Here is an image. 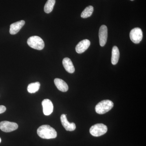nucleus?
<instances>
[{"label":"nucleus","mask_w":146,"mask_h":146,"mask_svg":"<svg viewBox=\"0 0 146 146\" xmlns=\"http://www.w3.org/2000/svg\"><path fill=\"white\" fill-rule=\"evenodd\" d=\"M37 133L43 139H53L56 138L57 134L54 129L50 125H45L41 126L37 130Z\"/></svg>","instance_id":"nucleus-1"},{"label":"nucleus","mask_w":146,"mask_h":146,"mask_svg":"<svg viewBox=\"0 0 146 146\" xmlns=\"http://www.w3.org/2000/svg\"><path fill=\"white\" fill-rule=\"evenodd\" d=\"M114 106L113 102L110 100L102 101L96 106V112L99 114H104L112 109Z\"/></svg>","instance_id":"nucleus-2"},{"label":"nucleus","mask_w":146,"mask_h":146,"mask_svg":"<svg viewBox=\"0 0 146 146\" xmlns=\"http://www.w3.org/2000/svg\"><path fill=\"white\" fill-rule=\"evenodd\" d=\"M29 46L37 50H42L44 47V42L39 36H31L27 40Z\"/></svg>","instance_id":"nucleus-3"},{"label":"nucleus","mask_w":146,"mask_h":146,"mask_svg":"<svg viewBox=\"0 0 146 146\" xmlns=\"http://www.w3.org/2000/svg\"><path fill=\"white\" fill-rule=\"evenodd\" d=\"M107 127L102 123H98L92 126L90 129V133L92 136L98 137L107 132Z\"/></svg>","instance_id":"nucleus-4"},{"label":"nucleus","mask_w":146,"mask_h":146,"mask_svg":"<svg viewBox=\"0 0 146 146\" xmlns=\"http://www.w3.org/2000/svg\"><path fill=\"white\" fill-rule=\"evenodd\" d=\"M129 36L131 40L133 43L139 44L143 39V31L140 28H135L130 31Z\"/></svg>","instance_id":"nucleus-5"},{"label":"nucleus","mask_w":146,"mask_h":146,"mask_svg":"<svg viewBox=\"0 0 146 146\" xmlns=\"http://www.w3.org/2000/svg\"><path fill=\"white\" fill-rule=\"evenodd\" d=\"M18 125L16 123L8 121H3L0 122V129L5 132H10L18 128Z\"/></svg>","instance_id":"nucleus-6"},{"label":"nucleus","mask_w":146,"mask_h":146,"mask_svg":"<svg viewBox=\"0 0 146 146\" xmlns=\"http://www.w3.org/2000/svg\"><path fill=\"white\" fill-rule=\"evenodd\" d=\"M99 37L100 45L102 47L104 46L107 42L108 38V29L105 25H103L100 27Z\"/></svg>","instance_id":"nucleus-7"},{"label":"nucleus","mask_w":146,"mask_h":146,"mask_svg":"<svg viewBox=\"0 0 146 146\" xmlns=\"http://www.w3.org/2000/svg\"><path fill=\"white\" fill-rule=\"evenodd\" d=\"M43 112L46 116L50 115L53 111V105L52 102L49 99H45L42 102Z\"/></svg>","instance_id":"nucleus-8"},{"label":"nucleus","mask_w":146,"mask_h":146,"mask_svg":"<svg viewBox=\"0 0 146 146\" xmlns=\"http://www.w3.org/2000/svg\"><path fill=\"white\" fill-rule=\"evenodd\" d=\"M60 121H61L62 125L63 127L65 128L66 130L68 131H73L76 129L75 124L74 123L69 122L67 119L66 115L65 114L61 115V117H60Z\"/></svg>","instance_id":"nucleus-9"},{"label":"nucleus","mask_w":146,"mask_h":146,"mask_svg":"<svg viewBox=\"0 0 146 146\" xmlns=\"http://www.w3.org/2000/svg\"><path fill=\"white\" fill-rule=\"evenodd\" d=\"M90 41L88 39H84L80 41L76 46V52L78 54L84 52L90 46Z\"/></svg>","instance_id":"nucleus-10"},{"label":"nucleus","mask_w":146,"mask_h":146,"mask_svg":"<svg viewBox=\"0 0 146 146\" xmlns=\"http://www.w3.org/2000/svg\"><path fill=\"white\" fill-rule=\"evenodd\" d=\"M25 23L23 20L18 21L16 23L11 24L10 26L9 33L11 35H15L21 30V28L24 26Z\"/></svg>","instance_id":"nucleus-11"},{"label":"nucleus","mask_w":146,"mask_h":146,"mask_svg":"<svg viewBox=\"0 0 146 146\" xmlns=\"http://www.w3.org/2000/svg\"><path fill=\"white\" fill-rule=\"evenodd\" d=\"M63 65L65 70L68 72L72 74L75 72V68L72 60L68 58H65L63 60Z\"/></svg>","instance_id":"nucleus-12"},{"label":"nucleus","mask_w":146,"mask_h":146,"mask_svg":"<svg viewBox=\"0 0 146 146\" xmlns=\"http://www.w3.org/2000/svg\"><path fill=\"white\" fill-rule=\"evenodd\" d=\"M54 82L55 85L59 91L64 92L68 91V85L63 80L59 78H55L54 80Z\"/></svg>","instance_id":"nucleus-13"},{"label":"nucleus","mask_w":146,"mask_h":146,"mask_svg":"<svg viewBox=\"0 0 146 146\" xmlns=\"http://www.w3.org/2000/svg\"><path fill=\"white\" fill-rule=\"evenodd\" d=\"M119 51L118 47L114 46L112 48L111 63L113 65H116L119 61Z\"/></svg>","instance_id":"nucleus-14"},{"label":"nucleus","mask_w":146,"mask_h":146,"mask_svg":"<svg viewBox=\"0 0 146 146\" xmlns=\"http://www.w3.org/2000/svg\"><path fill=\"white\" fill-rule=\"evenodd\" d=\"M40 86V84L38 82L30 84L28 86V91L30 94H34L39 90Z\"/></svg>","instance_id":"nucleus-15"},{"label":"nucleus","mask_w":146,"mask_h":146,"mask_svg":"<svg viewBox=\"0 0 146 146\" xmlns=\"http://www.w3.org/2000/svg\"><path fill=\"white\" fill-rule=\"evenodd\" d=\"M55 2L56 0H48L47 1L44 6V10L46 13H50L52 11Z\"/></svg>","instance_id":"nucleus-16"},{"label":"nucleus","mask_w":146,"mask_h":146,"mask_svg":"<svg viewBox=\"0 0 146 146\" xmlns=\"http://www.w3.org/2000/svg\"><path fill=\"white\" fill-rule=\"evenodd\" d=\"M94 10V7L92 6H89L82 11L81 14V17L83 18H86L90 17L93 14Z\"/></svg>","instance_id":"nucleus-17"},{"label":"nucleus","mask_w":146,"mask_h":146,"mask_svg":"<svg viewBox=\"0 0 146 146\" xmlns=\"http://www.w3.org/2000/svg\"><path fill=\"white\" fill-rule=\"evenodd\" d=\"M6 110V108L4 106H0V114L4 113Z\"/></svg>","instance_id":"nucleus-18"},{"label":"nucleus","mask_w":146,"mask_h":146,"mask_svg":"<svg viewBox=\"0 0 146 146\" xmlns=\"http://www.w3.org/2000/svg\"><path fill=\"white\" fill-rule=\"evenodd\" d=\"M1 138H0V143H1Z\"/></svg>","instance_id":"nucleus-19"},{"label":"nucleus","mask_w":146,"mask_h":146,"mask_svg":"<svg viewBox=\"0 0 146 146\" xmlns=\"http://www.w3.org/2000/svg\"><path fill=\"white\" fill-rule=\"evenodd\" d=\"M131 1H134V0H131Z\"/></svg>","instance_id":"nucleus-20"}]
</instances>
